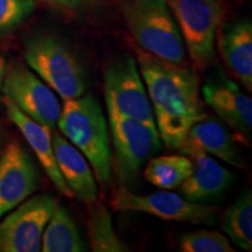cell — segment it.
Instances as JSON below:
<instances>
[{"instance_id":"1","label":"cell","mask_w":252,"mask_h":252,"mask_svg":"<svg viewBox=\"0 0 252 252\" xmlns=\"http://www.w3.org/2000/svg\"><path fill=\"white\" fill-rule=\"evenodd\" d=\"M137 63L153 109L158 133L169 150L180 149L195 123L206 117L193 69L137 49Z\"/></svg>"},{"instance_id":"2","label":"cell","mask_w":252,"mask_h":252,"mask_svg":"<svg viewBox=\"0 0 252 252\" xmlns=\"http://www.w3.org/2000/svg\"><path fill=\"white\" fill-rule=\"evenodd\" d=\"M58 126L68 140L87 158L94 178L103 187L112 179V154L108 124L99 103L91 94L64 100Z\"/></svg>"},{"instance_id":"3","label":"cell","mask_w":252,"mask_h":252,"mask_svg":"<svg viewBox=\"0 0 252 252\" xmlns=\"http://www.w3.org/2000/svg\"><path fill=\"white\" fill-rule=\"evenodd\" d=\"M131 35L145 52L184 64L186 48L167 0H119Z\"/></svg>"},{"instance_id":"4","label":"cell","mask_w":252,"mask_h":252,"mask_svg":"<svg viewBox=\"0 0 252 252\" xmlns=\"http://www.w3.org/2000/svg\"><path fill=\"white\" fill-rule=\"evenodd\" d=\"M25 60L32 70L63 100L84 94L87 77L80 60L54 35H39L25 47Z\"/></svg>"},{"instance_id":"5","label":"cell","mask_w":252,"mask_h":252,"mask_svg":"<svg viewBox=\"0 0 252 252\" xmlns=\"http://www.w3.org/2000/svg\"><path fill=\"white\" fill-rule=\"evenodd\" d=\"M194 67L206 70L216 60L215 40L224 7L222 0H167Z\"/></svg>"},{"instance_id":"6","label":"cell","mask_w":252,"mask_h":252,"mask_svg":"<svg viewBox=\"0 0 252 252\" xmlns=\"http://www.w3.org/2000/svg\"><path fill=\"white\" fill-rule=\"evenodd\" d=\"M104 97L109 117L131 118L157 128L146 87L132 55H123L105 68Z\"/></svg>"},{"instance_id":"7","label":"cell","mask_w":252,"mask_h":252,"mask_svg":"<svg viewBox=\"0 0 252 252\" xmlns=\"http://www.w3.org/2000/svg\"><path fill=\"white\" fill-rule=\"evenodd\" d=\"M109 121L116 179L121 187H133L144 162L161 149V139L156 127L134 119L109 117Z\"/></svg>"},{"instance_id":"8","label":"cell","mask_w":252,"mask_h":252,"mask_svg":"<svg viewBox=\"0 0 252 252\" xmlns=\"http://www.w3.org/2000/svg\"><path fill=\"white\" fill-rule=\"evenodd\" d=\"M110 203L117 212L146 213L163 220L196 225L215 224L219 210L215 206L191 202L166 189L149 195H137L128 188L119 187L113 193Z\"/></svg>"},{"instance_id":"9","label":"cell","mask_w":252,"mask_h":252,"mask_svg":"<svg viewBox=\"0 0 252 252\" xmlns=\"http://www.w3.org/2000/svg\"><path fill=\"white\" fill-rule=\"evenodd\" d=\"M2 96L39 124L50 130L58 125L62 110L58 94L26 65L15 63L7 67Z\"/></svg>"},{"instance_id":"10","label":"cell","mask_w":252,"mask_h":252,"mask_svg":"<svg viewBox=\"0 0 252 252\" xmlns=\"http://www.w3.org/2000/svg\"><path fill=\"white\" fill-rule=\"evenodd\" d=\"M50 194L28 197L0 220V252L41 251L42 235L56 206Z\"/></svg>"},{"instance_id":"11","label":"cell","mask_w":252,"mask_h":252,"mask_svg":"<svg viewBox=\"0 0 252 252\" xmlns=\"http://www.w3.org/2000/svg\"><path fill=\"white\" fill-rule=\"evenodd\" d=\"M39 187L35 163L17 141L0 153V220L31 197Z\"/></svg>"},{"instance_id":"12","label":"cell","mask_w":252,"mask_h":252,"mask_svg":"<svg viewBox=\"0 0 252 252\" xmlns=\"http://www.w3.org/2000/svg\"><path fill=\"white\" fill-rule=\"evenodd\" d=\"M180 150L191 161L190 175L180 186L182 196L203 204L219 200L232 184V173L196 146L184 145Z\"/></svg>"},{"instance_id":"13","label":"cell","mask_w":252,"mask_h":252,"mask_svg":"<svg viewBox=\"0 0 252 252\" xmlns=\"http://www.w3.org/2000/svg\"><path fill=\"white\" fill-rule=\"evenodd\" d=\"M204 102L223 123L244 137L252 130V100L243 94L235 82L220 78L208 82L202 88Z\"/></svg>"},{"instance_id":"14","label":"cell","mask_w":252,"mask_h":252,"mask_svg":"<svg viewBox=\"0 0 252 252\" xmlns=\"http://www.w3.org/2000/svg\"><path fill=\"white\" fill-rule=\"evenodd\" d=\"M1 104L4 105L8 119L17 126L21 134L24 135L25 140L33 150L37 161L43 167L46 174L48 175L55 188L63 196L74 197L71 190L63 180L58 163H56L54 149H53L52 130L25 115L7 97H1Z\"/></svg>"},{"instance_id":"15","label":"cell","mask_w":252,"mask_h":252,"mask_svg":"<svg viewBox=\"0 0 252 252\" xmlns=\"http://www.w3.org/2000/svg\"><path fill=\"white\" fill-rule=\"evenodd\" d=\"M53 149L59 171L72 195L81 202L97 200V186L87 158L60 134L53 137Z\"/></svg>"},{"instance_id":"16","label":"cell","mask_w":252,"mask_h":252,"mask_svg":"<svg viewBox=\"0 0 252 252\" xmlns=\"http://www.w3.org/2000/svg\"><path fill=\"white\" fill-rule=\"evenodd\" d=\"M220 52L234 76L249 91L252 90V25L238 20L223 30L220 37Z\"/></svg>"},{"instance_id":"17","label":"cell","mask_w":252,"mask_h":252,"mask_svg":"<svg viewBox=\"0 0 252 252\" xmlns=\"http://www.w3.org/2000/svg\"><path fill=\"white\" fill-rule=\"evenodd\" d=\"M184 145H193L208 154L220 158L229 165L239 168L243 167V161L234 135L224 123L220 122L219 119L206 116L203 119L195 123L187 133Z\"/></svg>"},{"instance_id":"18","label":"cell","mask_w":252,"mask_h":252,"mask_svg":"<svg viewBox=\"0 0 252 252\" xmlns=\"http://www.w3.org/2000/svg\"><path fill=\"white\" fill-rule=\"evenodd\" d=\"M86 243L68 213L67 208L58 204L47 223L41 242L43 252H82L86 251Z\"/></svg>"},{"instance_id":"19","label":"cell","mask_w":252,"mask_h":252,"mask_svg":"<svg viewBox=\"0 0 252 252\" xmlns=\"http://www.w3.org/2000/svg\"><path fill=\"white\" fill-rule=\"evenodd\" d=\"M88 229L91 250L94 252L130 251L113 229L112 216L108 208L97 200L88 203Z\"/></svg>"},{"instance_id":"20","label":"cell","mask_w":252,"mask_h":252,"mask_svg":"<svg viewBox=\"0 0 252 252\" xmlns=\"http://www.w3.org/2000/svg\"><path fill=\"white\" fill-rule=\"evenodd\" d=\"M191 161L185 156H161L151 159L144 178L160 189H175L190 175Z\"/></svg>"},{"instance_id":"21","label":"cell","mask_w":252,"mask_h":252,"mask_svg":"<svg viewBox=\"0 0 252 252\" xmlns=\"http://www.w3.org/2000/svg\"><path fill=\"white\" fill-rule=\"evenodd\" d=\"M222 228L237 248L252 249V196L247 191L225 210Z\"/></svg>"},{"instance_id":"22","label":"cell","mask_w":252,"mask_h":252,"mask_svg":"<svg viewBox=\"0 0 252 252\" xmlns=\"http://www.w3.org/2000/svg\"><path fill=\"white\" fill-rule=\"evenodd\" d=\"M179 247L184 252H234L229 239L220 232L197 230L182 235Z\"/></svg>"},{"instance_id":"23","label":"cell","mask_w":252,"mask_h":252,"mask_svg":"<svg viewBox=\"0 0 252 252\" xmlns=\"http://www.w3.org/2000/svg\"><path fill=\"white\" fill-rule=\"evenodd\" d=\"M33 9V0H0V36L23 24Z\"/></svg>"},{"instance_id":"24","label":"cell","mask_w":252,"mask_h":252,"mask_svg":"<svg viewBox=\"0 0 252 252\" xmlns=\"http://www.w3.org/2000/svg\"><path fill=\"white\" fill-rule=\"evenodd\" d=\"M49 1L69 12H82L96 4V0H49Z\"/></svg>"},{"instance_id":"25","label":"cell","mask_w":252,"mask_h":252,"mask_svg":"<svg viewBox=\"0 0 252 252\" xmlns=\"http://www.w3.org/2000/svg\"><path fill=\"white\" fill-rule=\"evenodd\" d=\"M6 69H7V64H6L5 59L0 55V104H1V97H2V84H4V78L6 74Z\"/></svg>"},{"instance_id":"26","label":"cell","mask_w":252,"mask_h":252,"mask_svg":"<svg viewBox=\"0 0 252 252\" xmlns=\"http://www.w3.org/2000/svg\"><path fill=\"white\" fill-rule=\"evenodd\" d=\"M0 145H1V134H0Z\"/></svg>"}]
</instances>
